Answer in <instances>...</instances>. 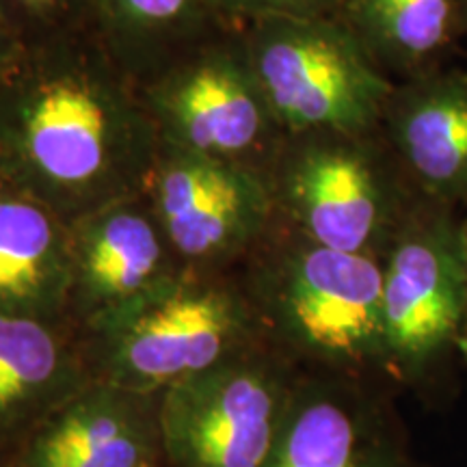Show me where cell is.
I'll return each mask as SVG.
<instances>
[{"mask_svg":"<svg viewBox=\"0 0 467 467\" xmlns=\"http://www.w3.org/2000/svg\"><path fill=\"white\" fill-rule=\"evenodd\" d=\"M161 143L91 25L26 44L0 85V175L66 223L143 195Z\"/></svg>","mask_w":467,"mask_h":467,"instance_id":"6da1fadb","label":"cell"},{"mask_svg":"<svg viewBox=\"0 0 467 467\" xmlns=\"http://www.w3.org/2000/svg\"><path fill=\"white\" fill-rule=\"evenodd\" d=\"M236 273L262 342L301 372L388 381L381 260L275 219Z\"/></svg>","mask_w":467,"mask_h":467,"instance_id":"7a4b0ae2","label":"cell"},{"mask_svg":"<svg viewBox=\"0 0 467 467\" xmlns=\"http://www.w3.org/2000/svg\"><path fill=\"white\" fill-rule=\"evenodd\" d=\"M76 337L91 381L143 394L167 392L262 342L236 268L184 266Z\"/></svg>","mask_w":467,"mask_h":467,"instance_id":"3957f363","label":"cell"},{"mask_svg":"<svg viewBox=\"0 0 467 467\" xmlns=\"http://www.w3.org/2000/svg\"><path fill=\"white\" fill-rule=\"evenodd\" d=\"M265 175L277 221L379 260L422 200L381 128L284 134Z\"/></svg>","mask_w":467,"mask_h":467,"instance_id":"277c9868","label":"cell"},{"mask_svg":"<svg viewBox=\"0 0 467 467\" xmlns=\"http://www.w3.org/2000/svg\"><path fill=\"white\" fill-rule=\"evenodd\" d=\"M134 83L162 148L265 173L284 139L238 25L189 44Z\"/></svg>","mask_w":467,"mask_h":467,"instance_id":"5b68a950","label":"cell"},{"mask_svg":"<svg viewBox=\"0 0 467 467\" xmlns=\"http://www.w3.org/2000/svg\"><path fill=\"white\" fill-rule=\"evenodd\" d=\"M241 31L284 134L381 128L396 83L340 16H271Z\"/></svg>","mask_w":467,"mask_h":467,"instance_id":"8992f818","label":"cell"},{"mask_svg":"<svg viewBox=\"0 0 467 467\" xmlns=\"http://www.w3.org/2000/svg\"><path fill=\"white\" fill-rule=\"evenodd\" d=\"M383 265L388 381L420 388L463 353L467 288L457 208L422 197L394 236Z\"/></svg>","mask_w":467,"mask_h":467,"instance_id":"52a82bcc","label":"cell"},{"mask_svg":"<svg viewBox=\"0 0 467 467\" xmlns=\"http://www.w3.org/2000/svg\"><path fill=\"white\" fill-rule=\"evenodd\" d=\"M303 372L265 342L161 396L165 467H265Z\"/></svg>","mask_w":467,"mask_h":467,"instance_id":"ba28073f","label":"cell"},{"mask_svg":"<svg viewBox=\"0 0 467 467\" xmlns=\"http://www.w3.org/2000/svg\"><path fill=\"white\" fill-rule=\"evenodd\" d=\"M145 197L175 258L197 271H234L275 221L258 169L162 145Z\"/></svg>","mask_w":467,"mask_h":467,"instance_id":"9c48e42d","label":"cell"},{"mask_svg":"<svg viewBox=\"0 0 467 467\" xmlns=\"http://www.w3.org/2000/svg\"><path fill=\"white\" fill-rule=\"evenodd\" d=\"M265 467H407L383 383L303 372Z\"/></svg>","mask_w":467,"mask_h":467,"instance_id":"30bf717a","label":"cell"},{"mask_svg":"<svg viewBox=\"0 0 467 467\" xmlns=\"http://www.w3.org/2000/svg\"><path fill=\"white\" fill-rule=\"evenodd\" d=\"M67 227V323L74 331L182 268L145 192L93 210Z\"/></svg>","mask_w":467,"mask_h":467,"instance_id":"8fae6325","label":"cell"},{"mask_svg":"<svg viewBox=\"0 0 467 467\" xmlns=\"http://www.w3.org/2000/svg\"><path fill=\"white\" fill-rule=\"evenodd\" d=\"M161 396L93 381L35 433L14 467H165Z\"/></svg>","mask_w":467,"mask_h":467,"instance_id":"7c38bea8","label":"cell"},{"mask_svg":"<svg viewBox=\"0 0 467 467\" xmlns=\"http://www.w3.org/2000/svg\"><path fill=\"white\" fill-rule=\"evenodd\" d=\"M91 383L67 323L0 317V467H14L35 433Z\"/></svg>","mask_w":467,"mask_h":467,"instance_id":"4fadbf2b","label":"cell"},{"mask_svg":"<svg viewBox=\"0 0 467 467\" xmlns=\"http://www.w3.org/2000/svg\"><path fill=\"white\" fill-rule=\"evenodd\" d=\"M381 130L420 195L467 208V72L433 69L399 80Z\"/></svg>","mask_w":467,"mask_h":467,"instance_id":"5bb4252c","label":"cell"},{"mask_svg":"<svg viewBox=\"0 0 467 467\" xmlns=\"http://www.w3.org/2000/svg\"><path fill=\"white\" fill-rule=\"evenodd\" d=\"M67 223L0 175V317L67 323Z\"/></svg>","mask_w":467,"mask_h":467,"instance_id":"9a60e30c","label":"cell"},{"mask_svg":"<svg viewBox=\"0 0 467 467\" xmlns=\"http://www.w3.org/2000/svg\"><path fill=\"white\" fill-rule=\"evenodd\" d=\"M337 16L394 83L440 69L465 35L461 0H344Z\"/></svg>","mask_w":467,"mask_h":467,"instance_id":"2e32d148","label":"cell"},{"mask_svg":"<svg viewBox=\"0 0 467 467\" xmlns=\"http://www.w3.org/2000/svg\"><path fill=\"white\" fill-rule=\"evenodd\" d=\"M227 25L217 0H91V26L134 80Z\"/></svg>","mask_w":467,"mask_h":467,"instance_id":"e0dca14e","label":"cell"},{"mask_svg":"<svg viewBox=\"0 0 467 467\" xmlns=\"http://www.w3.org/2000/svg\"><path fill=\"white\" fill-rule=\"evenodd\" d=\"M0 16L33 44L91 25V0H0Z\"/></svg>","mask_w":467,"mask_h":467,"instance_id":"ac0fdd59","label":"cell"},{"mask_svg":"<svg viewBox=\"0 0 467 467\" xmlns=\"http://www.w3.org/2000/svg\"><path fill=\"white\" fill-rule=\"evenodd\" d=\"M234 25L271 16H336L344 0H217Z\"/></svg>","mask_w":467,"mask_h":467,"instance_id":"d6986e66","label":"cell"},{"mask_svg":"<svg viewBox=\"0 0 467 467\" xmlns=\"http://www.w3.org/2000/svg\"><path fill=\"white\" fill-rule=\"evenodd\" d=\"M26 44L14 28L7 25L3 16H0V85L7 80V76L14 72L16 63L20 61L22 52H25Z\"/></svg>","mask_w":467,"mask_h":467,"instance_id":"ffe728a7","label":"cell"},{"mask_svg":"<svg viewBox=\"0 0 467 467\" xmlns=\"http://www.w3.org/2000/svg\"><path fill=\"white\" fill-rule=\"evenodd\" d=\"M459 251H461V265H463L465 288H467V208H465L463 217H459ZM463 355H467V329H465Z\"/></svg>","mask_w":467,"mask_h":467,"instance_id":"44dd1931","label":"cell"},{"mask_svg":"<svg viewBox=\"0 0 467 467\" xmlns=\"http://www.w3.org/2000/svg\"><path fill=\"white\" fill-rule=\"evenodd\" d=\"M461 14H463V33L467 25V0H461Z\"/></svg>","mask_w":467,"mask_h":467,"instance_id":"7402d4cb","label":"cell"},{"mask_svg":"<svg viewBox=\"0 0 467 467\" xmlns=\"http://www.w3.org/2000/svg\"><path fill=\"white\" fill-rule=\"evenodd\" d=\"M465 35H467V25H465Z\"/></svg>","mask_w":467,"mask_h":467,"instance_id":"603a6c76","label":"cell"}]
</instances>
